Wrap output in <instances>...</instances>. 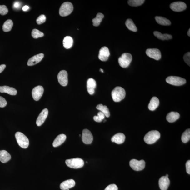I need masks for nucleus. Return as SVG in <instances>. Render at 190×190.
<instances>
[{"mask_svg": "<svg viewBox=\"0 0 190 190\" xmlns=\"http://www.w3.org/2000/svg\"><path fill=\"white\" fill-rule=\"evenodd\" d=\"M186 171L189 174H190V161L188 160L186 164Z\"/></svg>", "mask_w": 190, "mask_h": 190, "instance_id": "nucleus-42", "label": "nucleus"}, {"mask_svg": "<svg viewBox=\"0 0 190 190\" xmlns=\"http://www.w3.org/2000/svg\"><path fill=\"white\" fill-rule=\"evenodd\" d=\"M32 38H38L43 37L44 35V33L37 29H33L32 31Z\"/></svg>", "mask_w": 190, "mask_h": 190, "instance_id": "nucleus-35", "label": "nucleus"}, {"mask_svg": "<svg viewBox=\"0 0 190 190\" xmlns=\"http://www.w3.org/2000/svg\"><path fill=\"white\" fill-rule=\"evenodd\" d=\"M46 17L43 15H42L39 16L37 19L36 22L38 24L40 25L43 24L46 22Z\"/></svg>", "mask_w": 190, "mask_h": 190, "instance_id": "nucleus-37", "label": "nucleus"}, {"mask_svg": "<svg viewBox=\"0 0 190 190\" xmlns=\"http://www.w3.org/2000/svg\"><path fill=\"white\" fill-rule=\"evenodd\" d=\"M126 96L125 89L121 87L117 86L112 92V97L113 101L118 102L124 99Z\"/></svg>", "mask_w": 190, "mask_h": 190, "instance_id": "nucleus-1", "label": "nucleus"}, {"mask_svg": "<svg viewBox=\"0 0 190 190\" xmlns=\"http://www.w3.org/2000/svg\"><path fill=\"white\" fill-rule=\"evenodd\" d=\"M11 156L9 153L6 150L0 151V161L2 163L7 162L10 160Z\"/></svg>", "mask_w": 190, "mask_h": 190, "instance_id": "nucleus-24", "label": "nucleus"}, {"mask_svg": "<svg viewBox=\"0 0 190 190\" xmlns=\"http://www.w3.org/2000/svg\"><path fill=\"white\" fill-rule=\"evenodd\" d=\"M48 114V110L47 108L43 109L38 117L36 123L38 126H40L46 119Z\"/></svg>", "mask_w": 190, "mask_h": 190, "instance_id": "nucleus-15", "label": "nucleus"}, {"mask_svg": "<svg viewBox=\"0 0 190 190\" xmlns=\"http://www.w3.org/2000/svg\"><path fill=\"white\" fill-rule=\"evenodd\" d=\"M5 68H6V65L4 64L0 65V73L4 70Z\"/></svg>", "mask_w": 190, "mask_h": 190, "instance_id": "nucleus-44", "label": "nucleus"}, {"mask_svg": "<svg viewBox=\"0 0 190 190\" xmlns=\"http://www.w3.org/2000/svg\"><path fill=\"white\" fill-rule=\"evenodd\" d=\"M110 55L109 50L107 47H103L100 49L98 56L99 59L102 61H107Z\"/></svg>", "mask_w": 190, "mask_h": 190, "instance_id": "nucleus-14", "label": "nucleus"}, {"mask_svg": "<svg viewBox=\"0 0 190 190\" xmlns=\"http://www.w3.org/2000/svg\"><path fill=\"white\" fill-rule=\"evenodd\" d=\"M105 116L101 111L98 113L97 116L93 117L94 121L97 122H101L105 118Z\"/></svg>", "mask_w": 190, "mask_h": 190, "instance_id": "nucleus-36", "label": "nucleus"}, {"mask_svg": "<svg viewBox=\"0 0 190 190\" xmlns=\"http://www.w3.org/2000/svg\"><path fill=\"white\" fill-rule=\"evenodd\" d=\"M15 138L19 146L24 149H26L28 147L29 139L23 133L20 132H17L15 134Z\"/></svg>", "mask_w": 190, "mask_h": 190, "instance_id": "nucleus-4", "label": "nucleus"}, {"mask_svg": "<svg viewBox=\"0 0 190 190\" xmlns=\"http://www.w3.org/2000/svg\"><path fill=\"white\" fill-rule=\"evenodd\" d=\"M67 166L73 169H79L82 167L84 165V162L82 159L76 158L68 159L66 161Z\"/></svg>", "mask_w": 190, "mask_h": 190, "instance_id": "nucleus-3", "label": "nucleus"}, {"mask_svg": "<svg viewBox=\"0 0 190 190\" xmlns=\"http://www.w3.org/2000/svg\"><path fill=\"white\" fill-rule=\"evenodd\" d=\"M8 12V8L5 5H0V14L2 15H6Z\"/></svg>", "mask_w": 190, "mask_h": 190, "instance_id": "nucleus-38", "label": "nucleus"}, {"mask_svg": "<svg viewBox=\"0 0 190 190\" xmlns=\"http://www.w3.org/2000/svg\"><path fill=\"white\" fill-rule=\"evenodd\" d=\"M144 0H130L128 4L131 7H136L140 6L144 3Z\"/></svg>", "mask_w": 190, "mask_h": 190, "instance_id": "nucleus-34", "label": "nucleus"}, {"mask_svg": "<svg viewBox=\"0 0 190 190\" xmlns=\"http://www.w3.org/2000/svg\"><path fill=\"white\" fill-rule=\"evenodd\" d=\"M147 55L156 60H160L161 58V52L158 49H148L146 51Z\"/></svg>", "mask_w": 190, "mask_h": 190, "instance_id": "nucleus-11", "label": "nucleus"}, {"mask_svg": "<svg viewBox=\"0 0 190 190\" xmlns=\"http://www.w3.org/2000/svg\"><path fill=\"white\" fill-rule=\"evenodd\" d=\"M0 92L7 93L12 96H15L17 93V91L15 88L7 86H0Z\"/></svg>", "mask_w": 190, "mask_h": 190, "instance_id": "nucleus-21", "label": "nucleus"}, {"mask_svg": "<svg viewBox=\"0 0 190 190\" xmlns=\"http://www.w3.org/2000/svg\"><path fill=\"white\" fill-rule=\"evenodd\" d=\"M125 139V136L124 134L122 133H118L112 137L111 141L117 144H120L123 143Z\"/></svg>", "mask_w": 190, "mask_h": 190, "instance_id": "nucleus-20", "label": "nucleus"}, {"mask_svg": "<svg viewBox=\"0 0 190 190\" xmlns=\"http://www.w3.org/2000/svg\"><path fill=\"white\" fill-rule=\"evenodd\" d=\"M125 25L128 29L133 32H136L138 31V29L132 19H128L126 21Z\"/></svg>", "mask_w": 190, "mask_h": 190, "instance_id": "nucleus-31", "label": "nucleus"}, {"mask_svg": "<svg viewBox=\"0 0 190 190\" xmlns=\"http://www.w3.org/2000/svg\"><path fill=\"white\" fill-rule=\"evenodd\" d=\"M166 82L170 85L176 86L182 85L186 82L184 78L178 77L169 76L167 78Z\"/></svg>", "mask_w": 190, "mask_h": 190, "instance_id": "nucleus-7", "label": "nucleus"}, {"mask_svg": "<svg viewBox=\"0 0 190 190\" xmlns=\"http://www.w3.org/2000/svg\"><path fill=\"white\" fill-rule=\"evenodd\" d=\"M58 79L61 86H66L68 83V72L65 70L61 71L58 74Z\"/></svg>", "mask_w": 190, "mask_h": 190, "instance_id": "nucleus-12", "label": "nucleus"}, {"mask_svg": "<svg viewBox=\"0 0 190 190\" xmlns=\"http://www.w3.org/2000/svg\"><path fill=\"white\" fill-rule=\"evenodd\" d=\"M97 109L98 110L104 113L105 116L108 118L110 116L109 110L107 106L103 105L102 104H100L97 106Z\"/></svg>", "mask_w": 190, "mask_h": 190, "instance_id": "nucleus-29", "label": "nucleus"}, {"mask_svg": "<svg viewBox=\"0 0 190 190\" xmlns=\"http://www.w3.org/2000/svg\"><path fill=\"white\" fill-rule=\"evenodd\" d=\"M100 71H101L102 72H104V71L102 69H100Z\"/></svg>", "mask_w": 190, "mask_h": 190, "instance_id": "nucleus-47", "label": "nucleus"}, {"mask_svg": "<svg viewBox=\"0 0 190 190\" xmlns=\"http://www.w3.org/2000/svg\"><path fill=\"white\" fill-rule=\"evenodd\" d=\"M179 113L175 112H171L167 114L166 117L167 121L169 122H173L179 118Z\"/></svg>", "mask_w": 190, "mask_h": 190, "instance_id": "nucleus-25", "label": "nucleus"}, {"mask_svg": "<svg viewBox=\"0 0 190 190\" xmlns=\"http://www.w3.org/2000/svg\"><path fill=\"white\" fill-rule=\"evenodd\" d=\"M187 34H188V36L190 37V29H189L188 31V32H187Z\"/></svg>", "mask_w": 190, "mask_h": 190, "instance_id": "nucleus-46", "label": "nucleus"}, {"mask_svg": "<svg viewBox=\"0 0 190 190\" xmlns=\"http://www.w3.org/2000/svg\"><path fill=\"white\" fill-rule=\"evenodd\" d=\"M66 139V136L65 134H61L58 135L55 139L53 142V146L57 147L60 146L65 142Z\"/></svg>", "mask_w": 190, "mask_h": 190, "instance_id": "nucleus-22", "label": "nucleus"}, {"mask_svg": "<svg viewBox=\"0 0 190 190\" xmlns=\"http://www.w3.org/2000/svg\"><path fill=\"white\" fill-rule=\"evenodd\" d=\"M190 139V128L186 130L182 134L181 137L182 141L184 143H187Z\"/></svg>", "mask_w": 190, "mask_h": 190, "instance_id": "nucleus-33", "label": "nucleus"}, {"mask_svg": "<svg viewBox=\"0 0 190 190\" xmlns=\"http://www.w3.org/2000/svg\"><path fill=\"white\" fill-rule=\"evenodd\" d=\"M154 35L157 38L162 40H169L172 38V36L168 34H162L160 32L156 31L153 32Z\"/></svg>", "mask_w": 190, "mask_h": 190, "instance_id": "nucleus-27", "label": "nucleus"}, {"mask_svg": "<svg viewBox=\"0 0 190 190\" xmlns=\"http://www.w3.org/2000/svg\"><path fill=\"white\" fill-rule=\"evenodd\" d=\"M73 7L70 2H66L61 5L59 10V14L62 17H66L71 14L73 11Z\"/></svg>", "mask_w": 190, "mask_h": 190, "instance_id": "nucleus-5", "label": "nucleus"}, {"mask_svg": "<svg viewBox=\"0 0 190 190\" xmlns=\"http://www.w3.org/2000/svg\"><path fill=\"white\" fill-rule=\"evenodd\" d=\"M44 57V54L41 53L35 55L30 58L27 62V65L28 66H32L36 65L40 62L43 59Z\"/></svg>", "mask_w": 190, "mask_h": 190, "instance_id": "nucleus-17", "label": "nucleus"}, {"mask_svg": "<svg viewBox=\"0 0 190 190\" xmlns=\"http://www.w3.org/2000/svg\"><path fill=\"white\" fill-rule=\"evenodd\" d=\"M129 164L131 168L137 171H141L143 170L146 166V162L144 160L138 161L136 159L131 160Z\"/></svg>", "mask_w": 190, "mask_h": 190, "instance_id": "nucleus-8", "label": "nucleus"}, {"mask_svg": "<svg viewBox=\"0 0 190 190\" xmlns=\"http://www.w3.org/2000/svg\"><path fill=\"white\" fill-rule=\"evenodd\" d=\"M29 7L28 6H27V5H25V6H24L23 8V10L24 11H26L27 10H28L29 9Z\"/></svg>", "mask_w": 190, "mask_h": 190, "instance_id": "nucleus-45", "label": "nucleus"}, {"mask_svg": "<svg viewBox=\"0 0 190 190\" xmlns=\"http://www.w3.org/2000/svg\"><path fill=\"white\" fill-rule=\"evenodd\" d=\"M170 9L175 12H181L185 10L187 5L185 3L182 2H173L170 5Z\"/></svg>", "mask_w": 190, "mask_h": 190, "instance_id": "nucleus-10", "label": "nucleus"}, {"mask_svg": "<svg viewBox=\"0 0 190 190\" xmlns=\"http://www.w3.org/2000/svg\"><path fill=\"white\" fill-rule=\"evenodd\" d=\"M166 177H168L169 175H168L166 174Z\"/></svg>", "mask_w": 190, "mask_h": 190, "instance_id": "nucleus-48", "label": "nucleus"}, {"mask_svg": "<svg viewBox=\"0 0 190 190\" xmlns=\"http://www.w3.org/2000/svg\"><path fill=\"white\" fill-rule=\"evenodd\" d=\"M104 18V15L102 13H98L96 17L92 20L93 26L95 27L99 26Z\"/></svg>", "mask_w": 190, "mask_h": 190, "instance_id": "nucleus-30", "label": "nucleus"}, {"mask_svg": "<svg viewBox=\"0 0 190 190\" xmlns=\"http://www.w3.org/2000/svg\"><path fill=\"white\" fill-rule=\"evenodd\" d=\"M183 59L185 62L189 66H190V52H187L183 57Z\"/></svg>", "mask_w": 190, "mask_h": 190, "instance_id": "nucleus-39", "label": "nucleus"}, {"mask_svg": "<svg viewBox=\"0 0 190 190\" xmlns=\"http://www.w3.org/2000/svg\"><path fill=\"white\" fill-rule=\"evenodd\" d=\"M160 132L158 131H150L145 135L144 141L148 144H153L160 139Z\"/></svg>", "mask_w": 190, "mask_h": 190, "instance_id": "nucleus-2", "label": "nucleus"}, {"mask_svg": "<svg viewBox=\"0 0 190 190\" xmlns=\"http://www.w3.org/2000/svg\"><path fill=\"white\" fill-rule=\"evenodd\" d=\"M20 2H15L14 4H13V7L16 8V9H18L20 7Z\"/></svg>", "mask_w": 190, "mask_h": 190, "instance_id": "nucleus-43", "label": "nucleus"}, {"mask_svg": "<svg viewBox=\"0 0 190 190\" xmlns=\"http://www.w3.org/2000/svg\"><path fill=\"white\" fill-rule=\"evenodd\" d=\"M87 85L88 93L91 95L93 94L96 87V81L92 78H89L87 81Z\"/></svg>", "mask_w": 190, "mask_h": 190, "instance_id": "nucleus-18", "label": "nucleus"}, {"mask_svg": "<svg viewBox=\"0 0 190 190\" xmlns=\"http://www.w3.org/2000/svg\"><path fill=\"white\" fill-rule=\"evenodd\" d=\"M75 184V181L72 179H69L63 182L60 185V188L62 190H67L73 187Z\"/></svg>", "mask_w": 190, "mask_h": 190, "instance_id": "nucleus-19", "label": "nucleus"}, {"mask_svg": "<svg viewBox=\"0 0 190 190\" xmlns=\"http://www.w3.org/2000/svg\"><path fill=\"white\" fill-rule=\"evenodd\" d=\"M7 102L4 98L0 96V108H4L7 105Z\"/></svg>", "mask_w": 190, "mask_h": 190, "instance_id": "nucleus-40", "label": "nucleus"}, {"mask_svg": "<svg viewBox=\"0 0 190 190\" xmlns=\"http://www.w3.org/2000/svg\"><path fill=\"white\" fill-rule=\"evenodd\" d=\"M155 19L158 24L162 26H169L171 24L168 19L162 17L156 16Z\"/></svg>", "mask_w": 190, "mask_h": 190, "instance_id": "nucleus-28", "label": "nucleus"}, {"mask_svg": "<svg viewBox=\"0 0 190 190\" xmlns=\"http://www.w3.org/2000/svg\"><path fill=\"white\" fill-rule=\"evenodd\" d=\"M73 39L71 36H67L63 40V46L65 48L69 49L71 48L73 45Z\"/></svg>", "mask_w": 190, "mask_h": 190, "instance_id": "nucleus-26", "label": "nucleus"}, {"mask_svg": "<svg viewBox=\"0 0 190 190\" xmlns=\"http://www.w3.org/2000/svg\"><path fill=\"white\" fill-rule=\"evenodd\" d=\"M82 139L83 142L85 144H91L93 141V136L91 131L87 129H84L82 131Z\"/></svg>", "mask_w": 190, "mask_h": 190, "instance_id": "nucleus-13", "label": "nucleus"}, {"mask_svg": "<svg viewBox=\"0 0 190 190\" xmlns=\"http://www.w3.org/2000/svg\"><path fill=\"white\" fill-rule=\"evenodd\" d=\"M160 104V101L157 97H153L150 100L148 105V108L151 111H154L158 108Z\"/></svg>", "mask_w": 190, "mask_h": 190, "instance_id": "nucleus-23", "label": "nucleus"}, {"mask_svg": "<svg viewBox=\"0 0 190 190\" xmlns=\"http://www.w3.org/2000/svg\"><path fill=\"white\" fill-rule=\"evenodd\" d=\"M132 60V55L129 53H124L119 58L118 61L120 66L122 68H125L130 65Z\"/></svg>", "mask_w": 190, "mask_h": 190, "instance_id": "nucleus-6", "label": "nucleus"}, {"mask_svg": "<svg viewBox=\"0 0 190 190\" xmlns=\"http://www.w3.org/2000/svg\"><path fill=\"white\" fill-rule=\"evenodd\" d=\"M104 190H118V188L115 184H113L108 185Z\"/></svg>", "mask_w": 190, "mask_h": 190, "instance_id": "nucleus-41", "label": "nucleus"}, {"mask_svg": "<svg viewBox=\"0 0 190 190\" xmlns=\"http://www.w3.org/2000/svg\"><path fill=\"white\" fill-rule=\"evenodd\" d=\"M170 181L166 176L161 177L159 180V186L161 190H167L170 185Z\"/></svg>", "mask_w": 190, "mask_h": 190, "instance_id": "nucleus-16", "label": "nucleus"}, {"mask_svg": "<svg viewBox=\"0 0 190 190\" xmlns=\"http://www.w3.org/2000/svg\"><path fill=\"white\" fill-rule=\"evenodd\" d=\"M13 26V22L10 19H8L5 21L3 26H2V30L5 32L10 31L12 30Z\"/></svg>", "mask_w": 190, "mask_h": 190, "instance_id": "nucleus-32", "label": "nucleus"}, {"mask_svg": "<svg viewBox=\"0 0 190 190\" xmlns=\"http://www.w3.org/2000/svg\"><path fill=\"white\" fill-rule=\"evenodd\" d=\"M44 88L42 86H38L33 88L32 91V98L35 101H38L43 94Z\"/></svg>", "mask_w": 190, "mask_h": 190, "instance_id": "nucleus-9", "label": "nucleus"}]
</instances>
